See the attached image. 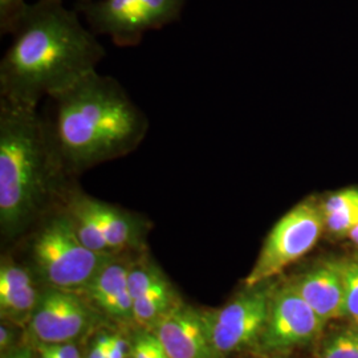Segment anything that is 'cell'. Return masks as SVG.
I'll return each mask as SVG.
<instances>
[{
    "mask_svg": "<svg viewBox=\"0 0 358 358\" xmlns=\"http://www.w3.org/2000/svg\"><path fill=\"white\" fill-rule=\"evenodd\" d=\"M170 358H226L207 331L202 310L178 303L152 328Z\"/></svg>",
    "mask_w": 358,
    "mask_h": 358,
    "instance_id": "10",
    "label": "cell"
},
{
    "mask_svg": "<svg viewBox=\"0 0 358 358\" xmlns=\"http://www.w3.org/2000/svg\"><path fill=\"white\" fill-rule=\"evenodd\" d=\"M48 100L52 113L43 117L57 155L73 178L133 153L148 136V115L115 77L99 71Z\"/></svg>",
    "mask_w": 358,
    "mask_h": 358,
    "instance_id": "2",
    "label": "cell"
},
{
    "mask_svg": "<svg viewBox=\"0 0 358 358\" xmlns=\"http://www.w3.org/2000/svg\"><path fill=\"white\" fill-rule=\"evenodd\" d=\"M0 62V99L38 108L97 71L106 55L63 0L29 4Z\"/></svg>",
    "mask_w": 358,
    "mask_h": 358,
    "instance_id": "1",
    "label": "cell"
},
{
    "mask_svg": "<svg viewBox=\"0 0 358 358\" xmlns=\"http://www.w3.org/2000/svg\"><path fill=\"white\" fill-rule=\"evenodd\" d=\"M165 282L167 279L164 272L143 251L131 260L128 271V291L133 301Z\"/></svg>",
    "mask_w": 358,
    "mask_h": 358,
    "instance_id": "17",
    "label": "cell"
},
{
    "mask_svg": "<svg viewBox=\"0 0 358 358\" xmlns=\"http://www.w3.org/2000/svg\"><path fill=\"white\" fill-rule=\"evenodd\" d=\"M27 250L34 268L48 287L85 289L103 264L115 254H99L77 236L64 206L55 208L28 231Z\"/></svg>",
    "mask_w": 358,
    "mask_h": 358,
    "instance_id": "4",
    "label": "cell"
},
{
    "mask_svg": "<svg viewBox=\"0 0 358 358\" xmlns=\"http://www.w3.org/2000/svg\"><path fill=\"white\" fill-rule=\"evenodd\" d=\"M325 227L324 214L315 199H306L284 214L269 231L255 264L245 278V287L264 284L317 244Z\"/></svg>",
    "mask_w": 358,
    "mask_h": 358,
    "instance_id": "5",
    "label": "cell"
},
{
    "mask_svg": "<svg viewBox=\"0 0 358 358\" xmlns=\"http://www.w3.org/2000/svg\"><path fill=\"white\" fill-rule=\"evenodd\" d=\"M296 289L325 322L345 316L344 262H325L294 282Z\"/></svg>",
    "mask_w": 358,
    "mask_h": 358,
    "instance_id": "12",
    "label": "cell"
},
{
    "mask_svg": "<svg viewBox=\"0 0 358 358\" xmlns=\"http://www.w3.org/2000/svg\"><path fill=\"white\" fill-rule=\"evenodd\" d=\"M177 304V294L170 282H165L133 301L134 322L143 328H152Z\"/></svg>",
    "mask_w": 358,
    "mask_h": 358,
    "instance_id": "15",
    "label": "cell"
},
{
    "mask_svg": "<svg viewBox=\"0 0 358 358\" xmlns=\"http://www.w3.org/2000/svg\"><path fill=\"white\" fill-rule=\"evenodd\" d=\"M109 340L110 334L108 333H101L94 338V341L90 345V352L85 358H103L108 353V346H109Z\"/></svg>",
    "mask_w": 358,
    "mask_h": 358,
    "instance_id": "23",
    "label": "cell"
},
{
    "mask_svg": "<svg viewBox=\"0 0 358 358\" xmlns=\"http://www.w3.org/2000/svg\"><path fill=\"white\" fill-rule=\"evenodd\" d=\"M109 358H131V343L128 341L122 334H110L109 346H108Z\"/></svg>",
    "mask_w": 358,
    "mask_h": 358,
    "instance_id": "22",
    "label": "cell"
},
{
    "mask_svg": "<svg viewBox=\"0 0 358 358\" xmlns=\"http://www.w3.org/2000/svg\"><path fill=\"white\" fill-rule=\"evenodd\" d=\"M260 358H280V357H260Z\"/></svg>",
    "mask_w": 358,
    "mask_h": 358,
    "instance_id": "30",
    "label": "cell"
},
{
    "mask_svg": "<svg viewBox=\"0 0 358 358\" xmlns=\"http://www.w3.org/2000/svg\"><path fill=\"white\" fill-rule=\"evenodd\" d=\"M15 357L16 358H35V355L32 353V350L29 349V348H27V349H23V350H20V352H17V353H15Z\"/></svg>",
    "mask_w": 358,
    "mask_h": 358,
    "instance_id": "27",
    "label": "cell"
},
{
    "mask_svg": "<svg viewBox=\"0 0 358 358\" xmlns=\"http://www.w3.org/2000/svg\"><path fill=\"white\" fill-rule=\"evenodd\" d=\"M3 358H16V357H15V355H13V356H7V357H3Z\"/></svg>",
    "mask_w": 358,
    "mask_h": 358,
    "instance_id": "29",
    "label": "cell"
},
{
    "mask_svg": "<svg viewBox=\"0 0 358 358\" xmlns=\"http://www.w3.org/2000/svg\"><path fill=\"white\" fill-rule=\"evenodd\" d=\"M324 325L325 321L291 282L271 294L268 319L257 346L264 352H280L303 345L313 340Z\"/></svg>",
    "mask_w": 358,
    "mask_h": 358,
    "instance_id": "8",
    "label": "cell"
},
{
    "mask_svg": "<svg viewBox=\"0 0 358 358\" xmlns=\"http://www.w3.org/2000/svg\"><path fill=\"white\" fill-rule=\"evenodd\" d=\"M131 358H170L150 329L145 328L131 340Z\"/></svg>",
    "mask_w": 358,
    "mask_h": 358,
    "instance_id": "20",
    "label": "cell"
},
{
    "mask_svg": "<svg viewBox=\"0 0 358 358\" xmlns=\"http://www.w3.org/2000/svg\"><path fill=\"white\" fill-rule=\"evenodd\" d=\"M183 6L185 0H81L78 10L94 34L134 47L148 32L176 22Z\"/></svg>",
    "mask_w": 358,
    "mask_h": 358,
    "instance_id": "6",
    "label": "cell"
},
{
    "mask_svg": "<svg viewBox=\"0 0 358 358\" xmlns=\"http://www.w3.org/2000/svg\"><path fill=\"white\" fill-rule=\"evenodd\" d=\"M325 227L336 236L349 235L358 224V189L334 192L321 205Z\"/></svg>",
    "mask_w": 358,
    "mask_h": 358,
    "instance_id": "14",
    "label": "cell"
},
{
    "mask_svg": "<svg viewBox=\"0 0 358 358\" xmlns=\"http://www.w3.org/2000/svg\"><path fill=\"white\" fill-rule=\"evenodd\" d=\"M36 352H38V358H56L55 355L52 353L51 348H50V345H47V344L38 343Z\"/></svg>",
    "mask_w": 358,
    "mask_h": 358,
    "instance_id": "26",
    "label": "cell"
},
{
    "mask_svg": "<svg viewBox=\"0 0 358 358\" xmlns=\"http://www.w3.org/2000/svg\"><path fill=\"white\" fill-rule=\"evenodd\" d=\"M15 333L8 325H1L0 328V349L1 352L7 350L10 346L13 345Z\"/></svg>",
    "mask_w": 358,
    "mask_h": 358,
    "instance_id": "25",
    "label": "cell"
},
{
    "mask_svg": "<svg viewBox=\"0 0 358 358\" xmlns=\"http://www.w3.org/2000/svg\"><path fill=\"white\" fill-rule=\"evenodd\" d=\"M71 198L81 206L101 231L112 254L142 251L146 222L121 207L90 196L80 186L71 192Z\"/></svg>",
    "mask_w": 358,
    "mask_h": 358,
    "instance_id": "11",
    "label": "cell"
},
{
    "mask_svg": "<svg viewBox=\"0 0 358 358\" xmlns=\"http://www.w3.org/2000/svg\"><path fill=\"white\" fill-rule=\"evenodd\" d=\"M345 316L358 324V257L344 260Z\"/></svg>",
    "mask_w": 358,
    "mask_h": 358,
    "instance_id": "19",
    "label": "cell"
},
{
    "mask_svg": "<svg viewBox=\"0 0 358 358\" xmlns=\"http://www.w3.org/2000/svg\"><path fill=\"white\" fill-rule=\"evenodd\" d=\"M38 294L34 282L8 291H0L1 317L13 325L29 324L38 304Z\"/></svg>",
    "mask_w": 358,
    "mask_h": 358,
    "instance_id": "16",
    "label": "cell"
},
{
    "mask_svg": "<svg viewBox=\"0 0 358 358\" xmlns=\"http://www.w3.org/2000/svg\"><path fill=\"white\" fill-rule=\"evenodd\" d=\"M317 358H358V327L333 334L324 344Z\"/></svg>",
    "mask_w": 358,
    "mask_h": 358,
    "instance_id": "18",
    "label": "cell"
},
{
    "mask_svg": "<svg viewBox=\"0 0 358 358\" xmlns=\"http://www.w3.org/2000/svg\"><path fill=\"white\" fill-rule=\"evenodd\" d=\"M94 316L90 308L72 291L48 287L38 294L29 320V331L41 344L72 343L90 331Z\"/></svg>",
    "mask_w": 358,
    "mask_h": 358,
    "instance_id": "9",
    "label": "cell"
},
{
    "mask_svg": "<svg viewBox=\"0 0 358 358\" xmlns=\"http://www.w3.org/2000/svg\"><path fill=\"white\" fill-rule=\"evenodd\" d=\"M28 7L26 0H0V34L13 35Z\"/></svg>",
    "mask_w": 358,
    "mask_h": 358,
    "instance_id": "21",
    "label": "cell"
},
{
    "mask_svg": "<svg viewBox=\"0 0 358 358\" xmlns=\"http://www.w3.org/2000/svg\"><path fill=\"white\" fill-rule=\"evenodd\" d=\"M269 303L271 294L260 284L247 288V292L223 308L202 310L211 341L222 356L259 345L268 319Z\"/></svg>",
    "mask_w": 358,
    "mask_h": 358,
    "instance_id": "7",
    "label": "cell"
},
{
    "mask_svg": "<svg viewBox=\"0 0 358 358\" xmlns=\"http://www.w3.org/2000/svg\"><path fill=\"white\" fill-rule=\"evenodd\" d=\"M131 260L127 252L112 256L84 289L97 307L120 322H134L133 299L128 291Z\"/></svg>",
    "mask_w": 358,
    "mask_h": 358,
    "instance_id": "13",
    "label": "cell"
},
{
    "mask_svg": "<svg viewBox=\"0 0 358 358\" xmlns=\"http://www.w3.org/2000/svg\"><path fill=\"white\" fill-rule=\"evenodd\" d=\"M77 186L57 155L38 108L0 99V230L24 236Z\"/></svg>",
    "mask_w": 358,
    "mask_h": 358,
    "instance_id": "3",
    "label": "cell"
},
{
    "mask_svg": "<svg viewBox=\"0 0 358 358\" xmlns=\"http://www.w3.org/2000/svg\"><path fill=\"white\" fill-rule=\"evenodd\" d=\"M349 238H350V241L353 242V243L358 245V224L353 229V230L350 231V234L348 235Z\"/></svg>",
    "mask_w": 358,
    "mask_h": 358,
    "instance_id": "28",
    "label": "cell"
},
{
    "mask_svg": "<svg viewBox=\"0 0 358 358\" xmlns=\"http://www.w3.org/2000/svg\"><path fill=\"white\" fill-rule=\"evenodd\" d=\"M50 348H51L52 353L55 355L56 358H83L73 343L52 344Z\"/></svg>",
    "mask_w": 358,
    "mask_h": 358,
    "instance_id": "24",
    "label": "cell"
}]
</instances>
